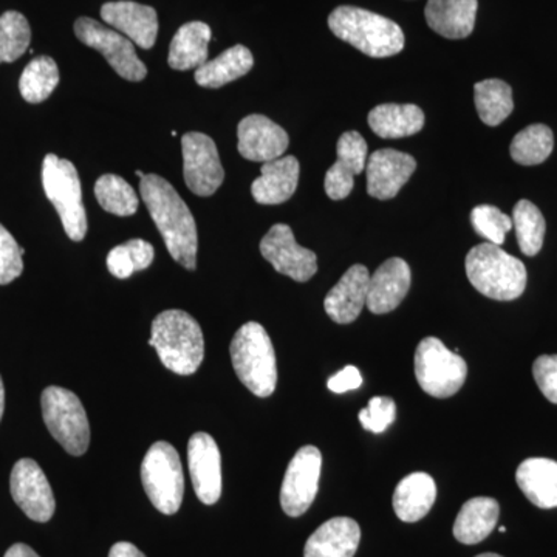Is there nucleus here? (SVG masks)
<instances>
[{
  "mask_svg": "<svg viewBox=\"0 0 557 557\" xmlns=\"http://www.w3.org/2000/svg\"><path fill=\"white\" fill-rule=\"evenodd\" d=\"M109 557H146L145 553L139 552L134 544L129 542H119L110 548Z\"/></svg>",
  "mask_w": 557,
  "mask_h": 557,
  "instance_id": "37998d69",
  "label": "nucleus"
},
{
  "mask_svg": "<svg viewBox=\"0 0 557 557\" xmlns=\"http://www.w3.org/2000/svg\"><path fill=\"white\" fill-rule=\"evenodd\" d=\"M60 84V69L50 57L35 58L22 72L20 90L22 98L30 104L49 100Z\"/></svg>",
  "mask_w": 557,
  "mask_h": 557,
  "instance_id": "473e14b6",
  "label": "nucleus"
},
{
  "mask_svg": "<svg viewBox=\"0 0 557 557\" xmlns=\"http://www.w3.org/2000/svg\"><path fill=\"white\" fill-rule=\"evenodd\" d=\"M555 148L553 131L545 124H533L520 131L509 146V153L522 166H536L552 156Z\"/></svg>",
  "mask_w": 557,
  "mask_h": 557,
  "instance_id": "2f4dec72",
  "label": "nucleus"
},
{
  "mask_svg": "<svg viewBox=\"0 0 557 557\" xmlns=\"http://www.w3.org/2000/svg\"><path fill=\"white\" fill-rule=\"evenodd\" d=\"M3 409H5V387H3L2 376H0V420L3 417Z\"/></svg>",
  "mask_w": 557,
  "mask_h": 557,
  "instance_id": "a18cd8bd",
  "label": "nucleus"
},
{
  "mask_svg": "<svg viewBox=\"0 0 557 557\" xmlns=\"http://www.w3.org/2000/svg\"><path fill=\"white\" fill-rule=\"evenodd\" d=\"M260 252L273 269L296 282H307L317 274L318 258L311 249L300 247L288 225L277 223L260 242Z\"/></svg>",
  "mask_w": 557,
  "mask_h": 557,
  "instance_id": "ddd939ff",
  "label": "nucleus"
},
{
  "mask_svg": "<svg viewBox=\"0 0 557 557\" xmlns=\"http://www.w3.org/2000/svg\"><path fill=\"white\" fill-rule=\"evenodd\" d=\"M75 33L81 42L100 51L121 78L138 83L148 76V69L139 61L134 42L121 33L90 17H79L75 22Z\"/></svg>",
  "mask_w": 557,
  "mask_h": 557,
  "instance_id": "9d476101",
  "label": "nucleus"
},
{
  "mask_svg": "<svg viewBox=\"0 0 557 557\" xmlns=\"http://www.w3.org/2000/svg\"><path fill=\"white\" fill-rule=\"evenodd\" d=\"M333 35L370 58H388L405 49L397 22L358 7H338L329 17Z\"/></svg>",
  "mask_w": 557,
  "mask_h": 557,
  "instance_id": "7ed1b4c3",
  "label": "nucleus"
},
{
  "mask_svg": "<svg viewBox=\"0 0 557 557\" xmlns=\"http://www.w3.org/2000/svg\"><path fill=\"white\" fill-rule=\"evenodd\" d=\"M183 177L190 193L209 197L225 180L214 139L200 132H188L182 138Z\"/></svg>",
  "mask_w": 557,
  "mask_h": 557,
  "instance_id": "f8f14e48",
  "label": "nucleus"
},
{
  "mask_svg": "<svg viewBox=\"0 0 557 557\" xmlns=\"http://www.w3.org/2000/svg\"><path fill=\"white\" fill-rule=\"evenodd\" d=\"M42 417L53 438L70 456L79 457L90 445V426L83 403L64 387L50 386L40 398Z\"/></svg>",
  "mask_w": 557,
  "mask_h": 557,
  "instance_id": "0eeeda50",
  "label": "nucleus"
},
{
  "mask_svg": "<svg viewBox=\"0 0 557 557\" xmlns=\"http://www.w3.org/2000/svg\"><path fill=\"white\" fill-rule=\"evenodd\" d=\"M478 9V0H429L424 17L443 38L465 39L474 32Z\"/></svg>",
  "mask_w": 557,
  "mask_h": 557,
  "instance_id": "b1692460",
  "label": "nucleus"
},
{
  "mask_svg": "<svg viewBox=\"0 0 557 557\" xmlns=\"http://www.w3.org/2000/svg\"><path fill=\"white\" fill-rule=\"evenodd\" d=\"M465 267L472 287L486 298L505 302L520 298L525 292V265L498 245L486 242L472 248Z\"/></svg>",
  "mask_w": 557,
  "mask_h": 557,
  "instance_id": "20e7f679",
  "label": "nucleus"
},
{
  "mask_svg": "<svg viewBox=\"0 0 557 557\" xmlns=\"http://www.w3.org/2000/svg\"><path fill=\"white\" fill-rule=\"evenodd\" d=\"M370 273L364 265L350 267L325 296L324 309L338 324H351L368 302Z\"/></svg>",
  "mask_w": 557,
  "mask_h": 557,
  "instance_id": "412c9836",
  "label": "nucleus"
},
{
  "mask_svg": "<svg viewBox=\"0 0 557 557\" xmlns=\"http://www.w3.org/2000/svg\"><path fill=\"white\" fill-rule=\"evenodd\" d=\"M410 267L406 260L399 258L387 259L381 263L379 270L370 276L368 309L373 314L391 313L398 309L409 293Z\"/></svg>",
  "mask_w": 557,
  "mask_h": 557,
  "instance_id": "aec40b11",
  "label": "nucleus"
},
{
  "mask_svg": "<svg viewBox=\"0 0 557 557\" xmlns=\"http://www.w3.org/2000/svg\"><path fill=\"white\" fill-rule=\"evenodd\" d=\"M478 557H502V556L494 555V553H485V555H480Z\"/></svg>",
  "mask_w": 557,
  "mask_h": 557,
  "instance_id": "49530a36",
  "label": "nucleus"
},
{
  "mask_svg": "<svg viewBox=\"0 0 557 557\" xmlns=\"http://www.w3.org/2000/svg\"><path fill=\"white\" fill-rule=\"evenodd\" d=\"M516 482L528 500L537 508H557V461L527 458L516 472Z\"/></svg>",
  "mask_w": 557,
  "mask_h": 557,
  "instance_id": "393cba45",
  "label": "nucleus"
},
{
  "mask_svg": "<svg viewBox=\"0 0 557 557\" xmlns=\"http://www.w3.org/2000/svg\"><path fill=\"white\" fill-rule=\"evenodd\" d=\"M42 186L47 199L60 214L65 234L73 242L83 240L87 234V214L75 164L49 153L42 163Z\"/></svg>",
  "mask_w": 557,
  "mask_h": 557,
  "instance_id": "423d86ee",
  "label": "nucleus"
},
{
  "mask_svg": "<svg viewBox=\"0 0 557 557\" xmlns=\"http://www.w3.org/2000/svg\"><path fill=\"white\" fill-rule=\"evenodd\" d=\"M231 361L237 376L256 397L274 394L277 384L276 354L269 333L259 322H247L231 341Z\"/></svg>",
  "mask_w": 557,
  "mask_h": 557,
  "instance_id": "39448f33",
  "label": "nucleus"
},
{
  "mask_svg": "<svg viewBox=\"0 0 557 557\" xmlns=\"http://www.w3.org/2000/svg\"><path fill=\"white\" fill-rule=\"evenodd\" d=\"M211 38V28L205 22H188L180 27L172 39L168 57L171 67L178 72L201 67L208 61Z\"/></svg>",
  "mask_w": 557,
  "mask_h": 557,
  "instance_id": "cd10ccee",
  "label": "nucleus"
},
{
  "mask_svg": "<svg viewBox=\"0 0 557 557\" xmlns=\"http://www.w3.org/2000/svg\"><path fill=\"white\" fill-rule=\"evenodd\" d=\"M437 498L435 480L426 472H413L398 483L394 493L395 515L406 523L426 518Z\"/></svg>",
  "mask_w": 557,
  "mask_h": 557,
  "instance_id": "a878e982",
  "label": "nucleus"
},
{
  "mask_svg": "<svg viewBox=\"0 0 557 557\" xmlns=\"http://www.w3.org/2000/svg\"><path fill=\"white\" fill-rule=\"evenodd\" d=\"M471 225L480 237L500 247L512 228V219L493 205H480L472 209Z\"/></svg>",
  "mask_w": 557,
  "mask_h": 557,
  "instance_id": "4c0bfd02",
  "label": "nucleus"
},
{
  "mask_svg": "<svg viewBox=\"0 0 557 557\" xmlns=\"http://www.w3.org/2000/svg\"><path fill=\"white\" fill-rule=\"evenodd\" d=\"M101 17L106 24L123 33L135 46L149 50L156 46L159 35V16L152 7L120 0L102 5Z\"/></svg>",
  "mask_w": 557,
  "mask_h": 557,
  "instance_id": "6ab92c4d",
  "label": "nucleus"
},
{
  "mask_svg": "<svg viewBox=\"0 0 557 557\" xmlns=\"http://www.w3.org/2000/svg\"><path fill=\"white\" fill-rule=\"evenodd\" d=\"M98 203L110 214L129 218L138 211V197L129 183L115 174H106L95 185Z\"/></svg>",
  "mask_w": 557,
  "mask_h": 557,
  "instance_id": "f704fd0d",
  "label": "nucleus"
},
{
  "mask_svg": "<svg viewBox=\"0 0 557 557\" xmlns=\"http://www.w3.org/2000/svg\"><path fill=\"white\" fill-rule=\"evenodd\" d=\"M397 417V405L394 399L388 397H373L370 399L368 408L359 412V421L366 431L373 434H383L387 431Z\"/></svg>",
  "mask_w": 557,
  "mask_h": 557,
  "instance_id": "ea45409f",
  "label": "nucleus"
},
{
  "mask_svg": "<svg viewBox=\"0 0 557 557\" xmlns=\"http://www.w3.org/2000/svg\"><path fill=\"white\" fill-rule=\"evenodd\" d=\"M139 193L172 259L186 270H196L199 236L188 205L168 180L157 174L141 178Z\"/></svg>",
  "mask_w": 557,
  "mask_h": 557,
  "instance_id": "f257e3e1",
  "label": "nucleus"
},
{
  "mask_svg": "<svg viewBox=\"0 0 557 557\" xmlns=\"http://www.w3.org/2000/svg\"><path fill=\"white\" fill-rule=\"evenodd\" d=\"M361 384L362 376L359 370L355 366H347L329 380L327 387L335 394H346V392L357 391Z\"/></svg>",
  "mask_w": 557,
  "mask_h": 557,
  "instance_id": "79ce46f5",
  "label": "nucleus"
},
{
  "mask_svg": "<svg viewBox=\"0 0 557 557\" xmlns=\"http://www.w3.org/2000/svg\"><path fill=\"white\" fill-rule=\"evenodd\" d=\"M255 65L251 51L244 46H234L223 51L215 60L205 62L196 70L197 84L207 89H220L233 81L247 75Z\"/></svg>",
  "mask_w": 557,
  "mask_h": 557,
  "instance_id": "c756f323",
  "label": "nucleus"
},
{
  "mask_svg": "<svg viewBox=\"0 0 557 557\" xmlns=\"http://www.w3.org/2000/svg\"><path fill=\"white\" fill-rule=\"evenodd\" d=\"M533 376L544 397L557 405V355H542L533 364Z\"/></svg>",
  "mask_w": 557,
  "mask_h": 557,
  "instance_id": "a19ab883",
  "label": "nucleus"
},
{
  "mask_svg": "<svg viewBox=\"0 0 557 557\" xmlns=\"http://www.w3.org/2000/svg\"><path fill=\"white\" fill-rule=\"evenodd\" d=\"M417 170V161L409 153L395 149H380L368 159V194L373 199L391 200Z\"/></svg>",
  "mask_w": 557,
  "mask_h": 557,
  "instance_id": "dca6fc26",
  "label": "nucleus"
},
{
  "mask_svg": "<svg viewBox=\"0 0 557 557\" xmlns=\"http://www.w3.org/2000/svg\"><path fill=\"white\" fill-rule=\"evenodd\" d=\"M237 137H239L237 149L240 156L259 163L281 159L289 145L287 132L265 115H258V113L240 121Z\"/></svg>",
  "mask_w": 557,
  "mask_h": 557,
  "instance_id": "a211bd4d",
  "label": "nucleus"
},
{
  "mask_svg": "<svg viewBox=\"0 0 557 557\" xmlns=\"http://www.w3.org/2000/svg\"><path fill=\"white\" fill-rule=\"evenodd\" d=\"M322 456L317 446H304L289 461L281 487V505L289 518L309 511L318 496Z\"/></svg>",
  "mask_w": 557,
  "mask_h": 557,
  "instance_id": "9b49d317",
  "label": "nucleus"
},
{
  "mask_svg": "<svg viewBox=\"0 0 557 557\" xmlns=\"http://www.w3.org/2000/svg\"><path fill=\"white\" fill-rule=\"evenodd\" d=\"M141 482L153 507L172 516L182 507L185 494L182 461L177 449L168 442L150 446L141 465Z\"/></svg>",
  "mask_w": 557,
  "mask_h": 557,
  "instance_id": "6e6552de",
  "label": "nucleus"
},
{
  "mask_svg": "<svg viewBox=\"0 0 557 557\" xmlns=\"http://www.w3.org/2000/svg\"><path fill=\"white\" fill-rule=\"evenodd\" d=\"M30 42V24L24 14L7 11L0 16V64L20 60Z\"/></svg>",
  "mask_w": 557,
  "mask_h": 557,
  "instance_id": "e433bc0d",
  "label": "nucleus"
},
{
  "mask_svg": "<svg viewBox=\"0 0 557 557\" xmlns=\"http://www.w3.org/2000/svg\"><path fill=\"white\" fill-rule=\"evenodd\" d=\"M369 126L381 138L410 137L423 129L424 113L416 104H381L370 110Z\"/></svg>",
  "mask_w": 557,
  "mask_h": 557,
  "instance_id": "c85d7f7f",
  "label": "nucleus"
},
{
  "mask_svg": "<svg viewBox=\"0 0 557 557\" xmlns=\"http://www.w3.org/2000/svg\"><path fill=\"white\" fill-rule=\"evenodd\" d=\"M156 258L152 245L143 239H134L119 245L109 252L108 269L119 278L131 277L137 271L149 269Z\"/></svg>",
  "mask_w": 557,
  "mask_h": 557,
  "instance_id": "c9c22d12",
  "label": "nucleus"
},
{
  "mask_svg": "<svg viewBox=\"0 0 557 557\" xmlns=\"http://www.w3.org/2000/svg\"><path fill=\"white\" fill-rule=\"evenodd\" d=\"M474 102L480 120L491 127L504 123L515 110L511 86L502 79H485L475 84Z\"/></svg>",
  "mask_w": 557,
  "mask_h": 557,
  "instance_id": "7c9ffc66",
  "label": "nucleus"
},
{
  "mask_svg": "<svg viewBox=\"0 0 557 557\" xmlns=\"http://www.w3.org/2000/svg\"><path fill=\"white\" fill-rule=\"evenodd\" d=\"M25 249L17 245L5 226L0 225V285L10 284L24 271Z\"/></svg>",
  "mask_w": 557,
  "mask_h": 557,
  "instance_id": "58836bf2",
  "label": "nucleus"
},
{
  "mask_svg": "<svg viewBox=\"0 0 557 557\" xmlns=\"http://www.w3.org/2000/svg\"><path fill=\"white\" fill-rule=\"evenodd\" d=\"M498 531H500V533H505V531H507V528L500 527V528H498Z\"/></svg>",
  "mask_w": 557,
  "mask_h": 557,
  "instance_id": "09e8293b",
  "label": "nucleus"
},
{
  "mask_svg": "<svg viewBox=\"0 0 557 557\" xmlns=\"http://www.w3.org/2000/svg\"><path fill=\"white\" fill-rule=\"evenodd\" d=\"M500 507L496 498L474 497L458 512L454 523V537L460 544L475 545L485 541L498 522Z\"/></svg>",
  "mask_w": 557,
  "mask_h": 557,
  "instance_id": "bb28decb",
  "label": "nucleus"
},
{
  "mask_svg": "<svg viewBox=\"0 0 557 557\" xmlns=\"http://www.w3.org/2000/svg\"><path fill=\"white\" fill-rule=\"evenodd\" d=\"M368 143L359 132L350 131L341 135L336 146V163L325 174V193L332 200H344L350 196L355 177L368 166Z\"/></svg>",
  "mask_w": 557,
  "mask_h": 557,
  "instance_id": "f3484780",
  "label": "nucleus"
},
{
  "mask_svg": "<svg viewBox=\"0 0 557 557\" xmlns=\"http://www.w3.org/2000/svg\"><path fill=\"white\" fill-rule=\"evenodd\" d=\"M299 161L287 156L262 164V174L252 182L251 194L260 205H281L298 189Z\"/></svg>",
  "mask_w": 557,
  "mask_h": 557,
  "instance_id": "4be33fe9",
  "label": "nucleus"
},
{
  "mask_svg": "<svg viewBox=\"0 0 557 557\" xmlns=\"http://www.w3.org/2000/svg\"><path fill=\"white\" fill-rule=\"evenodd\" d=\"M188 463L194 491L201 504H218L222 496V457L215 440L207 432L189 438Z\"/></svg>",
  "mask_w": 557,
  "mask_h": 557,
  "instance_id": "2eb2a0df",
  "label": "nucleus"
},
{
  "mask_svg": "<svg viewBox=\"0 0 557 557\" xmlns=\"http://www.w3.org/2000/svg\"><path fill=\"white\" fill-rule=\"evenodd\" d=\"M5 557H39L35 549L28 547L25 544H14L13 547L9 548L5 553Z\"/></svg>",
  "mask_w": 557,
  "mask_h": 557,
  "instance_id": "c03bdc74",
  "label": "nucleus"
},
{
  "mask_svg": "<svg viewBox=\"0 0 557 557\" xmlns=\"http://www.w3.org/2000/svg\"><path fill=\"white\" fill-rule=\"evenodd\" d=\"M512 226L516 228L520 251L528 258L539 255L547 231L541 209L530 200L518 201L512 209Z\"/></svg>",
  "mask_w": 557,
  "mask_h": 557,
  "instance_id": "72a5a7b5",
  "label": "nucleus"
},
{
  "mask_svg": "<svg viewBox=\"0 0 557 557\" xmlns=\"http://www.w3.org/2000/svg\"><path fill=\"white\" fill-rule=\"evenodd\" d=\"M361 542V528L354 519L333 518L307 541L304 557H354Z\"/></svg>",
  "mask_w": 557,
  "mask_h": 557,
  "instance_id": "5701e85b",
  "label": "nucleus"
},
{
  "mask_svg": "<svg viewBox=\"0 0 557 557\" xmlns=\"http://www.w3.org/2000/svg\"><path fill=\"white\" fill-rule=\"evenodd\" d=\"M149 346L156 348L164 368L177 375H193L203 362V332L183 310H166L153 319Z\"/></svg>",
  "mask_w": 557,
  "mask_h": 557,
  "instance_id": "f03ea898",
  "label": "nucleus"
},
{
  "mask_svg": "<svg viewBox=\"0 0 557 557\" xmlns=\"http://www.w3.org/2000/svg\"><path fill=\"white\" fill-rule=\"evenodd\" d=\"M137 175H138L139 180H141V178H145V177H146V174H145V172H143V171H137Z\"/></svg>",
  "mask_w": 557,
  "mask_h": 557,
  "instance_id": "de8ad7c7",
  "label": "nucleus"
},
{
  "mask_svg": "<svg viewBox=\"0 0 557 557\" xmlns=\"http://www.w3.org/2000/svg\"><path fill=\"white\" fill-rule=\"evenodd\" d=\"M11 496L17 507L35 522H49L53 518L57 502L42 469L32 458H21L14 465L10 478Z\"/></svg>",
  "mask_w": 557,
  "mask_h": 557,
  "instance_id": "4468645a",
  "label": "nucleus"
},
{
  "mask_svg": "<svg viewBox=\"0 0 557 557\" xmlns=\"http://www.w3.org/2000/svg\"><path fill=\"white\" fill-rule=\"evenodd\" d=\"M416 376L420 387L435 398L456 395L468 376V366L456 351L434 336L421 341L416 351Z\"/></svg>",
  "mask_w": 557,
  "mask_h": 557,
  "instance_id": "1a4fd4ad",
  "label": "nucleus"
}]
</instances>
